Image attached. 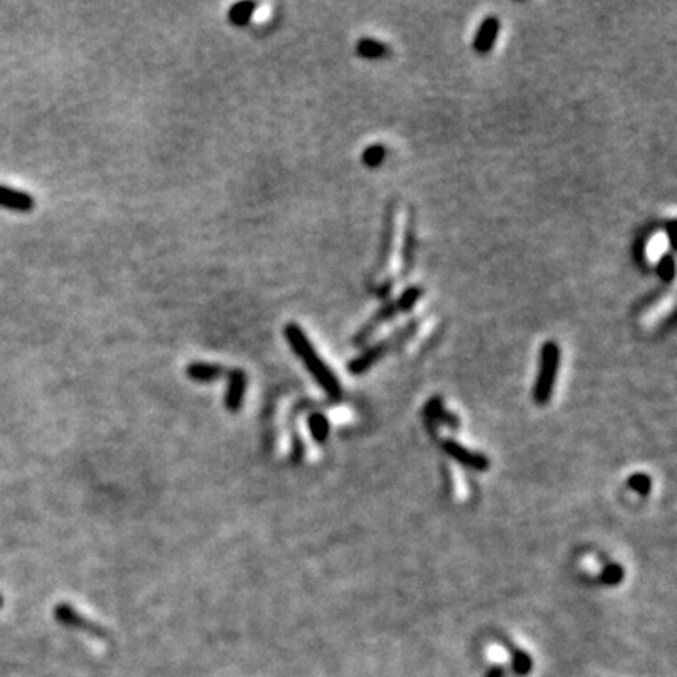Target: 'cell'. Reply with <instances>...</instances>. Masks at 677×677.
Listing matches in <instances>:
<instances>
[{"label":"cell","mask_w":677,"mask_h":677,"mask_svg":"<svg viewBox=\"0 0 677 677\" xmlns=\"http://www.w3.org/2000/svg\"><path fill=\"white\" fill-rule=\"evenodd\" d=\"M498 32H501V21H498V17H486V19L480 23L478 30H476L474 42H472V47H474L476 53H480V55L489 53V51L493 49L495 42H497Z\"/></svg>","instance_id":"9"},{"label":"cell","mask_w":677,"mask_h":677,"mask_svg":"<svg viewBox=\"0 0 677 677\" xmlns=\"http://www.w3.org/2000/svg\"><path fill=\"white\" fill-rule=\"evenodd\" d=\"M0 208L11 209L17 213H27L34 209V198L27 192L0 185Z\"/></svg>","instance_id":"10"},{"label":"cell","mask_w":677,"mask_h":677,"mask_svg":"<svg viewBox=\"0 0 677 677\" xmlns=\"http://www.w3.org/2000/svg\"><path fill=\"white\" fill-rule=\"evenodd\" d=\"M308 431L316 443H324L330 435V421L324 414H313L308 418Z\"/></svg>","instance_id":"16"},{"label":"cell","mask_w":677,"mask_h":677,"mask_svg":"<svg viewBox=\"0 0 677 677\" xmlns=\"http://www.w3.org/2000/svg\"><path fill=\"white\" fill-rule=\"evenodd\" d=\"M393 237H395V203H390L384 217V228H382V243L378 251V262H376L375 273L382 275L386 271L388 263L392 260L393 252Z\"/></svg>","instance_id":"6"},{"label":"cell","mask_w":677,"mask_h":677,"mask_svg":"<svg viewBox=\"0 0 677 677\" xmlns=\"http://www.w3.org/2000/svg\"><path fill=\"white\" fill-rule=\"evenodd\" d=\"M284 337L286 341L290 342L292 350L296 352V356L303 361V365L307 367L314 381L318 382L322 390L328 393V397L333 401H339L342 397L341 382L337 381L335 373L324 364V359L320 358V354L316 352V348L313 347V342L308 341V337L305 335V331L297 324H286L284 325Z\"/></svg>","instance_id":"1"},{"label":"cell","mask_w":677,"mask_h":677,"mask_svg":"<svg viewBox=\"0 0 677 677\" xmlns=\"http://www.w3.org/2000/svg\"><path fill=\"white\" fill-rule=\"evenodd\" d=\"M426 416L431 421H443V424H448V426L459 427L457 418L453 414H448L446 410H444L443 399L441 397H433L426 407Z\"/></svg>","instance_id":"14"},{"label":"cell","mask_w":677,"mask_h":677,"mask_svg":"<svg viewBox=\"0 0 677 677\" xmlns=\"http://www.w3.org/2000/svg\"><path fill=\"white\" fill-rule=\"evenodd\" d=\"M512 668L517 676H527L532 670L531 655H527L525 651H515L514 659H512Z\"/></svg>","instance_id":"18"},{"label":"cell","mask_w":677,"mask_h":677,"mask_svg":"<svg viewBox=\"0 0 677 677\" xmlns=\"http://www.w3.org/2000/svg\"><path fill=\"white\" fill-rule=\"evenodd\" d=\"M356 53L364 59H384L390 55V47L375 38H361L356 44Z\"/></svg>","instance_id":"13"},{"label":"cell","mask_w":677,"mask_h":677,"mask_svg":"<svg viewBox=\"0 0 677 677\" xmlns=\"http://www.w3.org/2000/svg\"><path fill=\"white\" fill-rule=\"evenodd\" d=\"M421 296H424V288H421V286H409L397 299L384 303V305L359 328V331L356 333V337H354V342H356V345H364L367 339L373 337V333H375L378 328L388 324V322L395 318L399 313H409V311H412L416 303L420 301Z\"/></svg>","instance_id":"2"},{"label":"cell","mask_w":677,"mask_h":677,"mask_svg":"<svg viewBox=\"0 0 677 677\" xmlns=\"http://www.w3.org/2000/svg\"><path fill=\"white\" fill-rule=\"evenodd\" d=\"M657 273L661 277L664 282H670L673 280V275H676V262H673L672 254H666V256H662V260L657 265Z\"/></svg>","instance_id":"19"},{"label":"cell","mask_w":677,"mask_h":677,"mask_svg":"<svg viewBox=\"0 0 677 677\" xmlns=\"http://www.w3.org/2000/svg\"><path fill=\"white\" fill-rule=\"evenodd\" d=\"M246 392V373L234 369L228 373V388H226L224 405L229 412H239L241 405L245 401Z\"/></svg>","instance_id":"8"},{"label":"cell","mask_w":677,"mask_h":677,"mask_svg":"<svg viewBox=\"0 0 677 677\" xmlns=\"http://www.w3.org/2000/svg\"><path fill=\"white\" fill-rule=\"evenodd\" d=\"M186 375L194 382H215L224 375V369L217 364H203V361H194L186 367Z\"/></svg>","instance_id":"11"},{"label":"cell","mask_w":677,"mask_h":677,"mask_svg":"<svg viewBox=\"0 0 677 677\" xmlns=\"http://www.w3.org/2000/svg\"><path fill=\"white\" fill-rule=\"evenodd\" d=\"M0 608H2V597H0Z\"/></svg>","instance_id":"23"},{"label":"cell","mask_w":677,"mask_h":677,"mask_svg":"<svg viewBox=\"0 0 677 677\" xmlns=\"http://www.w3.org/2000/svg\"><path fill=\"white\" fill-rule=\"evenodd\" d=\"M418 324H420L418 320H410L409 324L399 328L395 333H392V335L386 337V339H382L381 342H376L375 347L365 348L364 352L350 361L348 371H350L352 375H361L365 371H369L371 367L378 364L384 356L392 354L393 350H397L399 347H403L405 342H409L410 339L414 337L416 331H418Z\"/></svg>","instance_id":"3"},{"label":"cell","mask_w":677,"mask_h":677,"mask_svg":"<svg viewBox=\"0 0 677 677\" xmlns=\"http://www.w3.org/2000/svg\"><path fill=\"white\" fill-rule=\"evenodd\" d=\"M361 160L367 168L375 169L381 168L382 162L386 160V147L381 145V143H375V145H369L361 155Z\"/></svg>","instance_id":"17"},{"label":"cell","mask_w":677,"mask_h":677,"mask_svg":"<svg viewBox=\"0 0 677 677\" xmlns=\"http://www.w3.org/2000/svg\"><path fill=\"white\" fill-rule=\"evenodd\" d=\"M623 577H625V572H623L621 566L610 565L606 566L600 580H602V583H606V585H617L619 582H623Z\"/></svg>","instance_id":"21"},{"label":"cell","mask_w":677,"mask_h":677,"mask_svg":"<svg viewBox=\"0 0 677 677\" xmlns=\"http://www.w3.org/2000/svg\"><path fill=\"white\" fill-rule=\"evenodd\" d=\"M55 619L61 625L68 628H76V630H85V633L95 634L98 638H106V633H104V628H100L96 623L89 621L83 613H79L76 608H72L70 604H59L55 606Z\"/></svg>","instance_id":"5"},{"label":"cell","mask_w":677,"mask_h":677,"mask_svg":"<svg viewBox=\"0 0 677 677\" xmlns=\"http://www.w3.org/2000/svg\"><path fill=\"white\" fill-rule=\"evenodd\" d=\"M443 448L450 457L455 459L457 463L465 465V467H469V469L478 470V472H484V470L489 469V459H487L486 455L465 448V446H461V444L455 443V441H446V443L443 444Z\"/></svg>","instance_id":"7"},{"label":"cell","mask_w":677,"mask_h":677,"mask_svg":"<svg viewBox=\"0 0 677 677\" xmlns=\"http://www.w3.org/2000/svg\"><path fill=\"white\" fill-rule=\"evenodd\" d=\"M254 10H256L254 2H237V4L232 6V10L228 13L229 23L235 25V27H245L246 23L251 21Z\"/></svg>","instance_id":"15"},{"label":"cell","mask_w":677,"mask_h":677,"mask_svg":"<svg viewBox=\"0 0 677 677\" xmlns=\"http://www.w3.org/2000/svg\"><path fill=\"white\" fill-rule=\"evenodd\" d=\"M503 676V670L501 668H493L491 672H489V677H501Z\"/></svg>","instance_id":"22"},{"label":"cell","mask_w":677,"mask_h":677,"mask_svg":"<svg viewBox=\"0 0 677 677\" xmlns=\"http://www.w3.org/2000/svg\"><path fill=\"white\" fill-rule=\"evenodd\" d=\"M414 256H416V229L414 220L409 219L405 224V235H403V277H409L412 268H414Z\"/></svg>","instance_id":"12"},{"label":"cell","mask_w":677,"mask_h":677,"mask_svg":"<svg viewBox=\"0 0 677 677\" xmlns=\"http://www.w3.org/2000/svg\"><path fill=\"white\" fill-rule=\"evenodd\" d=\"M561 367V348L555 341L544 342L540 350V367H538V376L534 382V401L538 405H546L553 395L555 381Z\"/></svg>","instance_id":"4"},{"label":"cell","mask_w":677,"mask_h":677,"mask_svg":"<svg viewBox=\"0 0 677 677\" xmlns=\"http://www.w3.org/2000/svg\"><path fill=\"white\" fill-rule=\"evenodd\" d=\"M628 486H630V489L640 493V495H647V493L651 491V478L647 474L638 472V474H634L628 478Z\"/></svg>","instance_id":"20"}]
</instances>
